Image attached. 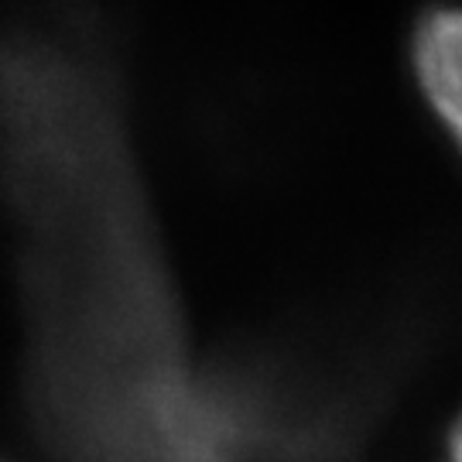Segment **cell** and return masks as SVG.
Wrapping results in <instances>:
<instances>
[{
    "label": "cell",
    "instance_id": "obj_1",
    "mask_svg": "<svg viewBox=\"0 0 462 462\" xmlns=\"http://www.w3.org/2000/svg\"><path fill=\"white\" fill-rule=\"evenodd\" d=\"M408 62L421 99L462 154V4H435L414 21Z\"/></svg>",
    "mask_w": 462,
    "mask_h": 462
},
{
    "label": "cell",
    "instance_id": "obj_2",
    "mask_svg": "<svg viewBox=\"0 0 462 462\" xmlns=\"http://www.w3.org/2000/svg\"><path fill=\"white\" fill-rule=\"evenodd\" d=\"M448 462H462V418L452 431V442H448Z\"/></svg>",
    "mask_w": 462,
    "mask_h": 462
}]
</instances>
